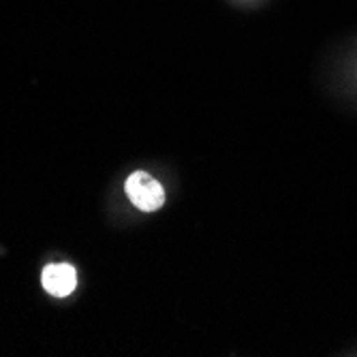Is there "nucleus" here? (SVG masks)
Instances as JSON below:
<instances>
[{
  "label": "nucleus",
  "instance_id": "nucleus-1",
  "mask_svg": "<svg viewBox=\"0 0 357 357\" xmlns=\"http://www.w3.org/2000/svg\"><path fill=\"white\" fill-rule=\"evenodd\" d=\"M124 190H126V197L131 199V204L135 208H139L142 212H156L165 204L163 186L146 172H135L128 176Z\"/></svg>",
  "mask_w": 357,
  "mask_h": 357
},
{
  "label": "nucleus",
  "instance_id": "nucleus-2",
  "mask_svg": "<svg viewBox=\"0 0 357 357\" xmlns=\"http://www.w3.org/2000/svg\"><path fill=\"white\" fill-rule=\"evenodd\" d=\"M43 289L54 298H67L77 284V272L69 264H52L41 274Z\"/></svg>",
  "mask_w": 357,
  "mask_h": 357
}]
</instances>
